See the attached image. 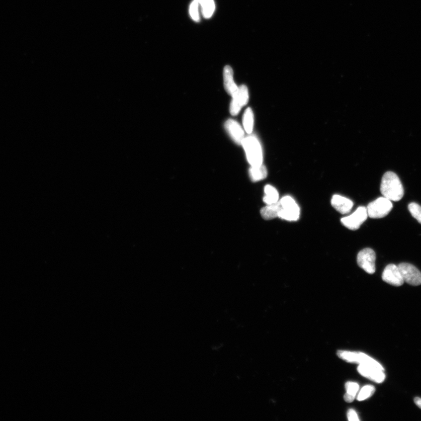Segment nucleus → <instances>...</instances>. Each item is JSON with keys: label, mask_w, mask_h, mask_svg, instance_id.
Masks as SVG:
<instances>
[{"label": "nucleus", "mask_w": 421, "mask_h": 421, "mask_svg": "<svg viewBox=\"0 0 421 421\" xmlns=\"http://www.w3.org/2000/svg\"><path fill=\"white\" fill-rule=\"evenodd\" d=\"M380 191L383 197L391 201H398L404 196V188L398 176L394 172L385 174L380 185Z\"/></svg>", "instance_id": "1"}, {"label": "nucleus", "mask_w": 421, "mask_h": 421, "mask_svg": "<svg viewBox=\"0 0 421 421\" xmlns=\"http://www.w3.org/2000/svg\"><path fill=\"white\" fill-rule=\"evenodd\" d=\"M242 145L246 154L248 161L251 167H259L263 164L262 146L258 139L255 136L244 138Z\"/></svg>", "instance_id": "2"}, {"label": "nucleus", "mask_w": 421, "mask_h": 421, "mask_svg": "<svg viewBox=\"0 0 421 421\" xmlns=\"http://www.w3.org/2000/svg\"><path fill=\"white\" fill-rule=\"evenodd\" d=\"M278 217L288 221H297L300 218V208L292 197L284 196L279 201Z\"/></svg>", "instance_id": "3"}, {"label": "nucleus", "mask_w": 421, "mask_h": 421, "mask_svg": "<svg viewBox=\"0 0 421 421\" xmlns=\"http://www.w3.org/2000/svg\"><path fill=\"white\" fill-rule=\"evenodd\" d=\"M337 354L338 357L349 363H358L359 365L372 366L377 368L384 369L380 363L362 352L340 351L338 352Z\"/></svg>", "instance_id": "4"}, {"label": "nucleus", "mask_w": 421, "mask_h": 421, "mask_svg": "<svg viewBox=\"0 0 421 421\" xmlns=\"http://www.w3.org/2000/svg\"><path fill=\"white\" fill-rule=\"evenodd\" d=\"M391 201L386 197H380L369 204L367 210L368 216L371 218H382L390 213L393 209Z\"/></svg>", "instance_id": "5"}, {"label": "nucleus", "mask_w": 421, "mask_h": 421, "mask_svg": "<svg viewBox=\"0 0 421 421\" xmlns=\"http://www.w3.org/2000/svg\"><path fill=\"white\" fill-rule=\"evenodd\" d=\"M368 217V210L365 207H359L354 213L341 219V222L349 229H358Z\"/></svg>", "instance_id": "6"}, {"label": "nucleus", "mask_w": 421, "mask_h": 421, "mask_svg": "<svg viewBox=\"0 0 421 421\" xmlns=\"http://www.w3.org/2000/svg\"><path fill=\"white\" fill-rule=\"evenodd\" d=\"M376 259L375 251L370 248H365L358 255V265L366 273L372 275L376 272Z\"/></svg>", "instance_id": "7"}, {"label": "nucleus", "mask_w": 421, "mask_h": 421, "mask_svg": "<svg viewBox=\"0 0 421 421\" xmlns=\"http://www.w3.org/2000/svg\"><path fill=\"white\" fill-rule=\"evenodd\" d=\"M398 267L401 272L404 282L413 286L420 285L421 273L415 266L407 263H402L398 266Z\"/></svg>", "instance_id": "8"}, {"label": "nucleus", "mask_w": 421, "mask_h": 421, "mask_svg": "<svg viewBox=\"0 0 421 421\" xmlns=\"http://www.w3.org/2000/svg\"><path fill=\"white\" fill-rule=\"evenodd\" d=\"M382 279L390 285L396 287L401 286L404 283L398 266L394 264L386 266L383 272Z\"/></svg>", "instance_id": "9"}, {"label": "nucleus", "mask_w": 421, "mask_h": 421, "mask_svg": "<svg viewBox=\"0 0 421 421\" xmlns=\"http://www.w3.org/2000/svg\"><path fill=\"white\" fill-rule=\"evenodd\" d=\"M358 371L360 374L377 383H383L386 379L384 369H380L372 366L359 365Z\"/></svg>", "instance_id": "10"}, {"label": "nucleus", "mask_w": 421, "mask_h": 421, "mask_svg": "<svg viewBox=\"0 0 421 421\" xmlns=\"http://www.w3.org/2000/svg\"><path fill=\"white\" fill-rule=\"evenodd\" d=\"M225 128L233 141L237 145H242L244 138V132L240 125L236 121L230 119L225 122Z\"/></svg>", "instance_id": "11"}, {"label": "nucleus", "mask_w": 421, "mask_h": 421, "mask_svg": "<svg viewBox=\"0 0 421 421\" xmlns=\"http://www.w3.org/2000/svg\"><path fill=\"white\" fill-rule=\"evenodd\" d=\"M331 205L342 214L350 213L354 207V203L352 200L340 195H334L332 197Z\"/></svg>", "instance_id": "12"}, {"label": "nucleus", "mask_w": 421, "mask_h": 421, "mask_svg": "<svg viewBox=\"0 0 421 421\" xmlns=\"http://www.w3.org/2000/svg\"><path fill=\"white\" fill-rule=\"evenodd\" d=\"M233 73L232 68L226 66L224 70V81L225 91L232 97L236 95L238 88L233 80Z\"/></svg>", "instance_id": "13"}, {"label": "nucleus", "mask_w": 421, "mask_h": 421, "mask_svg": "<svg viewBox=\"0 0 421 421\" xmlns=\"http://www.w3.org/2000/svg\"><path fill=\"white\" fill-rule=\"evenodd\" d=\"M280 208L279 201L278 203L267 205L261 210L262 217L265 220H271L278 217V214Z\"/></svg>", "instance_id": "14"}, {"label": "nucleus", "mask_w": 421, "mask_h": 421, "mask_svg": "<svg viewBox=\"0 0 421 421\" xmlns=\"http://www.w3.org/2000/svg\"><path fill=\"white\" fill-rule=\"evenodd\" d=\"M249 101V93L246 86L242 85L238 88V91L235 97H232L231 103L235 104L242 109L243 106L246 105Z\"/></svg>", "instance_id": "15"}, {"label": "nucleus", "mask_w": 421, "mask_h": 421, "mask_svg": "<svg viewBox=\"0 0 421 421\" xmlns=\"http://www.w3.org/2000/svg\"><path fill=\"white\" fill-rule=\"evenodd\" d=\"M249 175L251 181L257 182L261 181L267 177L268 171L264 164L259 167L251 166L249 169Z\"/></svg>", "instance_id": "16"}, {"label": "nucleus", "mask_w": 421, "mask_h": 421, "mask_svg": "<svg viewBox=\"0 0 421 421\" xmlns=\"http://www.w3.org/2000/svg\"><path fill=\"white\" fill-rule=\"evenodd\" d=\"M265 195L264 197V203L267 205L273 204L278 203L279 201V194L274 187L271 185H267L265 187Z\"/></svg>", "instance_id": "17"}, {"label": "nucleus", "mask_w": 421, "mask_h": 421, "mask_svg": "<svg viewBox=\"0 0 421 421\" xmlns=\"http://www.w3.org/2000/svg\"><path fill=\"white\" fill-rule=\"evenodd\" d=\"M346 394L344 395L345 401L350 403L355 400L359 390V385L357 383L348 381L345 384Z\"/></svg>", "instance_id": "18"}, {"label": "nucleus", "mask_w": 421, "mask_h": 421, "mask_svg": "<svg viewBox=\"0 0 421 421\" xmlns=\"http://www.w3.org/2000/svg\"><path fill=\"white\" fill-rule=\"evenodd\" d=\"M243 124L244 130L247 134H250L253 131L254 125V116L253 111L250 108H248L244 112Z\"/></svg>", "instance_id": "19"}, {"label": "nucleus", "mask_w": 421, "mask_h": 421, "mask_svg": "<svg viewBox=\"0 0 421 421\" xmlns=\"http://www.w3.org/2000/svg\"><path fill=\"white\" fill-rule=\"evenodd\" d=\"M199 3L201 6V8H202V13L204 17L206 19H210L215 10L214 0H201Z\"/></svg>", "instance_id": "20"}, {"label": "nucleus", "mask_w": 421, "mask_h": 421, "mask_svg": "<svg viewBox=\"0 0 421 421\" xmlns=\"http://www.w3.org/2000/svg\"><path fill=\"white\" fill-rule=\"evenodd\" d=\"M375 387L372 385H367L363 387L357 396V399L359 401H364L370 397H372L375 392Z\"/></svg>", "instance_id": "21"}, {"label": "nucleus", "mask_w": 421, "mask_h": 421, "mask_svg": "<svg viewBox=\"0 0 421 421\" xmlns=\"http://www.w3.org/2000/svg\"><path fill=\"white\" fill-rule=\"evenodd\" d=\"M408 208L412 217L421 224V206L416 203H411L408 205Z\"/></svg>", "instance_id": "22"}, {"label": "nucleus", "mask_w": 421, "mask_h": 421, "mask_svg": "<svg viewBox=\"0 0 421 421\" xmlns=\"http://www.w3.org/2000/svg\"><path fill=\"white\" fill-rule=\"evenodd\" d=\"M199 5L200 3L199 0H194L192 3L191 4L190 7V14L191 17L192 18V19L194 21H196V22H199L200 20L199 13Z\"/></svg>", "instance_id": "23"}, {"label": "nucleus", "mask_w": 421, "mask_h": 421, "mask_svg": "<svg viewBox=\"0 0 421 421\" xmlns=\"http://www.w3.org/2000/svg\"><path fill=\"white\" fill-rule=\"evenodd\" d=\"M348 418L349 420L350 421H358L359 420V418L358 417V413L355 411L354 409H350L348 410V413H347Z\"/></svg>", "instance_id": "24"}, {"label": "nucleus", "mask_w": 421, "mask_h": 421, "mask_svg": "<svg viewBox=\"0 0 421 421\" xmlns=\"http://www.w3.org/2000/svg\"><path fill=\"white\" fill-rule=\"evenodd\" d=\"M414 402L415 404L418 406V407L421 409V398L419 397H416L414 399Z\"/></svg>", "instance_id": "25"}, {"label": "nucleus", "mask_w": 421, "mask_h": 421, "mask_svg": "<svg viewBox=\"0 0 421 421\" xmlns=\"http://www.w3.org/2000/svg\"><path fill=\"white\" fill-rule=\"evenodd\" d=\"M199 2H200V1H201V0H199Z\"/></svg>", "instance_id": "26"}]
</instances>
